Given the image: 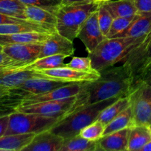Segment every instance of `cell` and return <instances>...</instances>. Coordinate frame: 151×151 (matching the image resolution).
Returning a JSON list of instances; mask_svg holds the SVG:
<instances>
[{
  "label": "cell",
  "mask_w": 151,
  "mask_h": 151,
  "mask_svg": "<svg viewBox=\"0 0 151 151\" xmlns=\"http://www.w3.org/2000/svg\"><path fill=\"white\" fill-rule=\"evenodd\" d=\"M100 72L98 79L83 83L80 92L75 96V103L62 119L88 105L130 94L133 88V79L123 65L111 66Z\"/></svg>",
  "instance_id": "obj_1"
},
{
  "label": "cell",
  "mask_w": 151,
  "mask_h": 151,
  "mask_svg": "<svg viewBox=\"0 0 151 151\" xmlns=\"http://www.w3.org/2000/svg\"><path fill=\"white\" fill-rule=\"evenodd\" d=\"M143 38H106L95 50L88 53L92 66L100 71L114 66L121 62L125 56L139 44Z\"/></svg>",
  "instance_id": "obj_2"
},
{
  "label": "cell",
  "mask_w": 151,
  "mask_h": 151,
  "mask_svg": "<svg viewBox=\"0 0 151 151\" xmlns=\"http://www.w3.org/2000/svg\"><path fill=\"white\" fill-rule=\"evenodd\" d=\"M99 3L92 1L73 4H60L56 10L57 32L73 41L78 38V32L90 15L97 10Z\"/></svg>",
  "instance_id": "obj_3"
},
{
  "label": "cell",
  "mask_w": 151,
  "mask_h": 151,
  "mask_svg": "<svg viewBox=\"0 0 151 151\" xmlns=\"http://www.w3.org/2000/svg\"><path fill=\"white\" fill-rule=\"evenodd\" d=\"M119 98L114 97L88 105L59 120L50 131L63 139L78 135L81 130L97 120L100 114L107 106L114 103Z\"/></svg>",
  "instance_id": "obj_4"
},
{
  "label": "cell",
  "mask_w": 151,
  "mask_h": 151,
  "mask_svg": "<svg viewBox=\"0 0 151 151\" xmlns=\"http://www.w3.org/2000/svg\"><path fill=\"white\" fill-rule=\"evenodd\" d=\"M58 121V118L45 116L36 114L13 112L9 115L8 126L4 135L38 134L50 131Z\"/></svg>",
  "instance_id": "obj_5"
},
{
  "label": "cell",
  "mask_w": 151,
  "mask_h": 151,
  "mask_svg": "<svg viewBox=\"0 0 151 151\" xmlns=\"http://www.w3.org/2000/svg\"><path fill=\"white\" fill-rule=\"evenodd\" d=\"M132 108L134 125H151V86L138 83L128 94Z\"/></svg>",
  "instance_id": "obj_6"
},
{
  "label": "cell",
  "mask_w": 151,
  "mask_h": 151,
  "mask_svg": "<svg viewBox=\"0 0 151 151\" xmlns=\"http://www.w3.org/2000/svg\"><path fill=\"white\" fill-rule=\"evenodd\" d=\"M151 60V28L142 41L122 60L133 79V85L140 71Z\"/></svg>",
  "instance_id": "obj_7"
},
{
  "label": "cell",
  "mask_w": 151,
  "mask_h": 151,
  "mask_svg": "<svg viewBox=\"0 0 151 151\" xmlns=\"http://www.w3.org/2000/svg\"><path fill=\"white\" fill-rule=\"evenodd\" d=\"M75 101V96L61 100H50L26 106H19L16 111L36 114L45 116L58 118L59 120H60Z\"/></svg>",
  "instance_id": "obj_8"
},
{
  "label": "cell",
  "mask_w": 151,
  "mask_h": 151,
  "mask_svg": "<svg viewBox=\"0 0 151 151\" xmlns=\"http://www.w3.org/2000/svg\"><path fill=\"white\" fill-rule=\"evenodd\" d=\"M35 72L39 74L41 77L71 83L91 82L98 79L100 77V72L98 71H94L92 72H80L66 66Z\"/></svg>",
  "instance_id": "obj_9"
},
{
  "label": "cell",
  "mask_w": 151,
  "mask_h": 151,
  "mask_svg": "<svg viewBox=\"0 0 151 151\" xmlns=\"http://www.w3.org/2000/svg\"><path fill=\"white\" fill-rule=\"evenodd\" d=\"M69 84L72 83L37 76L29 78L19 86L9 90L11 92L22 97L23 99L25 96L43 94Z\"/></svg>",
  "instance_id": "obj_10"
},
{
  "label": "cell",
  "mask_w": 151,
  "mask_h": 151,
  "mask_svg": "<svg viewBox=\"0 0 151 151\" xmlns=\"http://www.w3.org/2000/svg\"><path fill=\"white\" fill-rule=\"evenodd\" d=\"M78 38L84 44L88 53L94 51L96 47L106 39L98 23L97 10L91 13L81 27Z\"/></svg>",
  "instance_id": "obj_11"
},
{
  "label": "cell",
  "mask_w": 151,
  "mask_h": 151,
  "mask_svg": "<svg viewBox=\"0 0 151 151\" xmlns=\"http://www.w3.org/2000/svg\"><path fill=\"white\" fill-rule=\"evenodd\" d=\"M82 83L69 84L60 88H55L54 90L43 93L40 94H33V95L25 96L22 100V103L19 106H26V105L35 104V103H41V102L50 101V100H57L61 99L69 98L78 95L81 88Z\"/></svg>",
  "instance_id": "obj_12"
},
{
  "label": "cell",
  "mask_w": 151,
  "mask_h": 151,
  "mask_svg": "<svg viewBox=\"0 0 151 151\" xmlns=\"http://www.w3.org/2000/svg\"><path fill=\"white\" fill-rule=\"evenodd\" d=\"M75 50L73 41L58 32H55L51 34L47 40L43 43L38 59L55 55H65L70 57L74 55Z\"/></svg>",
  "instance_id": "obj_13"
},
{
  "label": "cell",
  "mask_w": 151,
  "mask_h": 151,
  "mask_svg": "<svg viewBox=\"0 0 151 151\" xmlns=\"http://www.w3.org/2000/svg\"><path fill=\"white\" fill-rule=\"evenodd\" d=\"M43 44H17L3 47V52L14 60L24 64L38 59Z\"/></svg>",
  "instance_id": "obj_14"
},
{
  "label": "cell",
  "mask_w": 151,
  "mask_h": 151,
  "mask_svg": "<svg viewBox=\"0 0 151 151\" xmlns=\"http://www.w3.org/2000/svg\"><path fill=\"white\" fill-rule=\"evenodd\" d=\"M64 139L50 131L35 134L22 151H60Z\"/></svg>",
  "instance_id": "obj_15"
},
{
  "label": "cell",
  "mask_w": 151,
  "mask_h": 151,
  "mask_svg": "<svg viewBox=\"0 0 151 151\" xmlns=\"http://www.w3.org/2000/svg\"><path fill=\"white\" fill-rule=\"evenodd\" d=\"M56 11L37 6L26 5L25 15L28 20L38 24L40 26L53 34L57 32Z\"/></svg>",
  "instance_id": "obj_16"
},
{
  "label": "cell",
  "mask_w": 151,
  "mask_h": 151,
  "mask_svg": "<svg viewBox=\"0 0 151 151\" xmlns=\"http://www.w3.org/2000/svg\"><path fill=\"white\" fill-rule=\"evenodd\" d=\"M151 28V11L138 12L131 23L114 38H143Z\"/></svg>",
  "instance_id": "obj_17"
},
{
  "label": "cell",
  "mask_w": 151,
  "mask_h": 151,
  "mask_svg": "<svg viewBox=\"0 0 151 151\" xmlns=\"http://www.w3.org/2000/svg\"><path fill=\"white\" fill-rule=\"evenodd\" d=\"M129 128L103 136L97 140V151H128Z\"/></svg>",
  "instance_id": "obj_18"
},
{
  "label": "cell",
  "mask_w": 151,
  "mask_h": 151,
  "mask_svg": "<svg viewBox=\"0 0 151 151\" xmlns=\"http://www.w3.org/2000/svg\"><path fill=\"white\" fill-rule=\"evenodd\" d=\"M40 76L35 71L25 69H8L0 71V87L7 89L16 88L29 78Z\"/></svg>",
  "instance_id": "obj_19"
},
{
  "label": "cell",
  "mask_w": 151,
  "mask_h": 151,
  "mask_svg": "<svg viewBox=\"0 0 151 151\" xmlns=\"http://www.w3.org/2000/svg\"><path fill=\"white\" fill-rule=\"evenodd\" d=\"M51 35L47 32H24L19 33L0 35V44L1 46L17 44H43Z\"/></svg>",
  "instance_id": "obj_20"
},
{
  "label": "cell",
  "mask_w": 151,
  "mask_h": 151,
  "mask_svg": "<svg viewBox=\"0 0 151 151\" xmlns=\"http://www.w3.org/2000/svg\"><path fill=\"white\" fill-rule=\"evenodd\" d=\"M98 3L103 4L110 12L114 19L131 18L138 13L134 0H106Z\"/></svg>",
  "instance_id": "obj_21"
},
{
  "label": "cell",
  "mask_w": 151,
  "mask_h": 151,
  "mask_svg": "<svg viewBox=\"0 0 151 151\" xmlns=\"http://www.w3.org/2000/svg\"><path fill=\"white\" fill-rule=\"evenodd\" d=\"M151 141V131L146 125H134L129 128L128 151H141Z\"/></svg>",
  "instance_id": "obj_22"
},
{
  "label": "cell",
  "mask_w": 151,
  "mask_h": 151,
  "mask_svg": "<svg viewBox=\"0 0 151 151\" xmlns=\"http://www.w3.org/2000/svg\"><path fill=\"white\" fill-rule=\"evenodd\" d=\"M35 135V134H23L0 137V150L22 151L31 142Z\"/></svg>",
  "instance_id": "obj_23"
},
{
  "label": "cell",
  "mask_w": 151,
  "mask_h": 151,
  "mask_svg": "<svg viewBox=\"0 0 151 151\" xmlns=\"http://www.w3.org/2000/svg\"><path fill=\"white\" fill-rule=\"evenodd\" d=\"M67 57L68 56L65 55H55L46 56V57L37 59L32 63H27L24 66V69L40 71L54 69V68L60 67V66H66V63H64L63 62Z\"/></svg>",
  "instance_id": "obj_24"
},
{
  "label": "cell",
  "mask_w": 151,
  "mask_h": 151,
  "mask_svg": "<svg viewBox=\"0 0 151 151\" xmlns=\"http://www.w3.org/2000/svg\"><path fill=\"white\" fill-rule=\"evenodd\" d=\"M130 106H131V101L128 96L119 97L114 103L107 106L100 114L97 120L101 122L104 125H106Z\"/></svg>",
  "instance_id": "obj_25"
},
{
  "label": "cell",
  "mask_w": 151,
  "mask_h": 151,
  "mask_svg": "<svg viewBox=\"0 0 151 151\" xmlns=\"http://www.w3.org/2000/svg\"><path fill=\"white\" fill-rule=\"evenodd\" d=\"M134 126L133 124V114L131 106L127 108L125 110L121 112L109 123L105 125L104 132L103 136L125 129Z\"/></svg>",
  "instance_id": "obj_26"
},
{
  "label": "cell",
  "mask_w": 151,
  "mask_h": 151,
  "mask_svg": "<svg viewBox=\"0 0 151 151\" xmlns=\"http://www.w3.org/2000/svg\"><path fill=\"white\" fill-rule=\"evenodd\" d=\"M60 151H97V141H91L80 134L64 139Z\"/></svg>",
  "instance_id": "obj_27"
},
{
  "label": "cell",
  "mask_w": 151,
  "mask_h": 151,
  "mask_svg": "<svg viewBox=\"0 0 151 151\" xmlns=\"http://www.w3.org/2000/svg\"><path fill=\"white\" fill-rule=\"evenodd\" d=\"M25 7L26 5L19 0H0V13L28 20L25 15Z\"/></svg>",
  "instance_id": "obj_28"
},
{
  "label": "cell",
  "mask_w": 151,
  "mask_h": 151,
  "mask_svg": "<svg viewBox=\"0 0 151 151\" xmlns=\"http://www.w3.org/2000/svg\"><path fill=\"white\" fill-rule=\"evenodd\" d=\"M40 32L50 33L43 27L35 25L24 24H0V35H8V34L19 33L24 32ZM52 34V33H50Z\"/></svg>",
  "instance_id": "obj_29"
},
{
  "label": "cell",
  "mask_w": 151,
  "mask_h": 151,
  "mask_svg": "<svg viewBox=\"0 0 151 151\" xmlns=\"http://www.w3.org/2000/svg\"><path fill=\"white\" fill-rule=\"evenodd\" d=\"M104 129L105 125L97 119L81 130L80 135L88 140L97 141L100 137H103Z\"/></svg>",
  "instance_id": "obj_30"
},
{
  "label": "cell",
  "mask_w": 151,
  "mask_h": 151,
  "mask_svg": "<svg viewBox=\"0 0 151 151\" xmlns=\"http://www.w3.org/2000/svg\"><path fill=\"white\" fill-rule=\"evenodd\" d=\"M97 19H98V23L100 29L106 38L114 18L110 12L100 3H99V7L97 9Z\"/></svg>",
  "instance_id": "obj_31"
},
{
  "label": "cell",
  "mask_w": 151,
  "mask_h": 151,
  "mask_svg": "<svg viewBox=\"0 0 151 151\" xmlns=\"http://www.w3.org/2000/svg\"><path fill=\"white\" fill-rule=\"evenodd\" d=\"M66 66L69 68L80 71V72H92L97 71L93 68L91 60L89 57H74L70 62L66 63Z\"/></svg>",
  "instance_id": "obj_32"
},
{
  "label": "cell",
  "mask_w": 151,
  "mask_h": 151,
  "mask_svg": "<svg viewBox=\"0 0 151 151\" xmlns=\"http://www.w3.org/2000/svg\"><path fill=\"white\" fill-rule=\"evenodd\" d=\"M134 17L131 18H123L118 17L114 18L113 19L111 25L110 29L109 31V33L106 38H111L116 36L117 34L120 33L121 32L124 30L129 25Z\"/></svg>",
  "instance_id": "obj_33"
},
{
  "label": "cell",
  "mask_w": 151,
  "mask_h": 151,
  "mask_svg": "<svg viewBox=\"0 0 151 151\" xmlns=\"http://www.w3.org/2000/svg\"><path fill=\"white\" fill-rule=\"evenodd\" d=\"M25 65L24 63L13 59L4 52H0V71L14 69H24Z\"/></svg>",
  "instance_id": "obj_34"
},
{
  "label": "cell",
  "mask_w": 151,
  "mask_h": 151,
  "mask_svg": "<svg viewBox=\"0 0 151 151\" xmlns=\"http://www.w3.org/2000/svg\"><path fill=\"white\" fill-rule=\"evenodd\" d=\"M25 5H32L44 7L48 10L56 11L60 5V0H19Z\"/></svg>",
  "instance_id": "obj_35"
},
{
  "label": "cell",
  "mask_w": 151,
  "mask_h": 151,
  "mask_svg": "<svg viewBox=\"0 0 151 151\" xmlns=\"http://www.w3.org/2000/svg\"><path fill=\"white\" fill-rule=\"evenodd\" d=\"M138 83H145L151 86V60L140 71L134 81L133 86Z\"/></svg>",
  "instance_id": "obj_36"
},
{
  "label": "cell",
  "mask_w": 151,
  "mask_h": 151,
  "mask_svg": "<svg viewBox=\"0 0 151 151\" xmlns=\"http://www.w3.org/2000/svg\"><path fill=\"white\" fill-rule=\"evenodd\" d=\"M31 24L35 25V26H40L39 24L35 23V22H31V21L19 19V18L16 17H13V16H7V15L3 14V13H0V24Z\"/></svg>",
  "instance_id": "obj_37"
},
{
  "label": "cell",
  "mask_w": 151,
  "mask_h": 151,
  "mask_svg": "<svg viewBox=\"0 0 151 151\" xmlns=\"http://www.w3.org/2000/svg\"><path fill=\"white\" fill-rule=\"evenodd\" d=\"M138 12H150L151 0H134Z\"/></svg>",
  "instance_id": "obj_38"
},
{
  "label": "cell",
  "mask_w": 151,
  "mask_h": 151,
  "mask_svg": "<svg viewBox=\"0 0 151 151\" xmlns=\"http://www.w3.org/2000/svg\"><path fill=\"white\" fill-rule=\"evenodd\" d=\"M92 0H60V4L62 5H69L73 4H79V3L88 2Z\"/></svg>",
  "instance_id": "obj_39"
},
{
  "label": "cell",
  "mask_w": 151,
  "mask_h": 151,
  "mask_svg": "<svg viewBox=\"0 0 151 151\" xmlns=\"http://www.w3.org/2000/svg\"><path fill=\"white\" fill-rule=\"evenodd\" d=\"M141 151H151V141L145 145L141 149Z\"/></svg>",
  "instance_id": "obj_40"
},
{
  "label": "cell",
  "mask_w": 151,
  "mask_h": 151,
  "mask_svg": "<svg viewBox=\"0 0 151 151\" xmlns=\"http://www.w3.org/2000/svg\"><path fill=\"white\" fill-rule=\"evenodd\" d=\"M9 89H7V88H2V87H0V97L2 95H4V94H7V92H8Z\"/></svg>",
  "instance_id": "obj_41"
},
{
  "label": "cell",
  "mask_w": 151,
  "mask_h": 151,
  "mask_svg": "<svg viewBox=\"0 0 151 151\" xmlns=\"http://www.w3.org/2000/svg\"><path fill=\"white\" fill-rule=\"evenodd\" d=\"M3 52V46L0 44V52Z\"/></svg>",
  "instance_id": "obj_42"
},
{
  "label": "cell",
  "mask_w": 151,
  "mask_h": 151,
  "mask_svg": "<svg viewBox=\"0 0 151 151\" xmlns=\"http://www.w3.org/2000/svg\"><path fill=\"white\" fill-rule=\"evenodd\" d=\"M106 1V0H96L95 1H97V2H101V1Z\"/></svg>",
  "instance_id": "obj_43"
},
{
  "label": "cell",
  "mask_w": 151,
  "mask_h": 151,
  "mask_svg": "<svg viewBox=\"0 0 151 151\" xmlns=\"http://www.w3.org/2000/svg\"><path fill=\"white\" fill-rule=\"evenodd\" d=\"M149 128H150V131H151V125H150V126H149Z\"/></svg>",
  "instance_id": "obj_44"
},
{
  "label": "cell",
  "mask_w": 151,
  "mask_h": 151,
  "mask_svg": "<svg viewBox=\"0 0 151 151\" xmlns=\"http://www.w3.org/2000/svg\"><path fill=\"white\" fill-rule=\"evenodd\" d=\"M94 1H96V0H94Z\"/></svg>",
  "instance_id": "obj_45"
}]
</instances>
